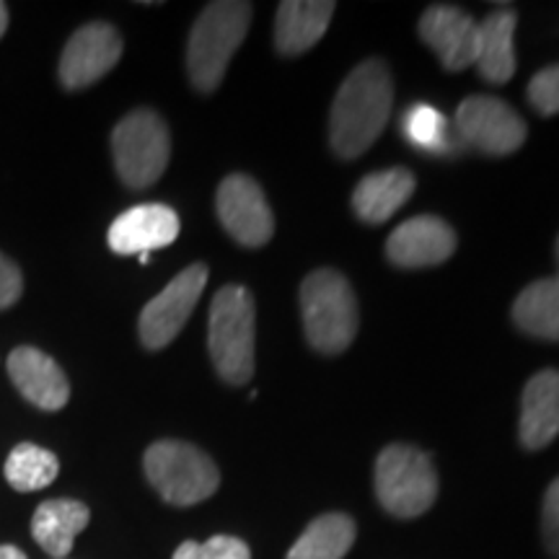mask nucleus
Listing matches in <instances>:
<instances>
[{
  "label": "nucleus",
  "instance_id": "obj_29",
  "mask_svg": "<svg viewBox=\"0 0 559 559\" xmlns=\"http://www.w3.org/2000/svg\"><path fill=\"white\" fill-rule=\"evenodd\" d=\"M0 559H26V555L16 547H11V544H3L0 547Z\"/></svg>",
  "mask_w": 559,
  "mask_h": 559
},
{
  "label": "nucleus",
  "instance_id": "obj_15",
  "mask_svg": "<svg viewBox=\"0 0 559 559\" xmlns=\"http://www.w3.org/2000/svg\"><path fill=\"white\" fill-rule=\"evenodd\" d=\"M9 376L13 386L21 391L39 409L58 412L70 400V383L62 368L50 355L41 353L39 347H16L9 355Z\"/></svg>",
  "mask_w": 559,
  "mask_h": 559
},
{
  "label": "nucleus",
  "instance_id": "obj_2",
  "mask_svg": "<svg viewBox=\"0 0 559 559\" xmlns=\"http://www.w3.org/2000/svg\"><path fill=\"white\" fill-rule=\"evenodd\" d=\"M257 306L243 285L215 293L207 321V349L218 376L230 386H243L254 376Z\"/></svg>",
  "mask_w": 559,
  "mask_h": 559
},
{
  "label": "nucleus",
  "instance_id": "obj_13",
  "mask_svg": "<svg viewBox=\"0 0 559 559\" xmlns=\"http://www.w3.org/2000/svg\"><path fill=\"white\" fill-rule=\"evenodd\" d=\"M456 251V230L436 215H419L404 221L386 241L391 264L404 270L436 267Z\"/></svg>",
  "mask_w": 559,
  "mask_h": 559
},
{
  "label": "nucleus",
  "instance_id": "obj_7",
  "mask_svg": "<svg viewBox=\"0 0 559 559\" xmlns=\"http://www.w3.org/2000/svg\"><path fill=\"white\" fill-rule=\"evenodd\" d=\"M117 174L132 190L156 185L171 156V135L153 109H135L111 132Z\"/></svg>",
  "mask_w": 559,
  "mask_h": 559
},
{
  "label": "nucleus",
  "instance_id": "obj_28",
  "mask_svg": "<svg viewBox=\"0 0 559 559\" xmlns=\"http://www.w3.org/2000/svg\"><path fill=\"white\" fill-rule=\"evenodd\" d=\"M24 293V277L9 257L0 254V309H9Z\"/></svg>",
  "mask_w": 559,
  "mask_h": 559
},
{
  "label": "nucleus",
  "instance_id": "obj_20",
  "mask_svg": "<svg viewBox=\"0 0 559 559\" xmlns=\"http://www.w3.org/2000/svg\"><path fill=\"white\" fill-rule=\"evenodd\" d=\"M515 24H519L515 11H492L479 24V55L474 66L481 79L495 86L508 83L515 73Z\"/></svg>",
  "mask_w": 559,
  "mask_h": 559
},
{
  "label": "nucleus",
  "instance_id": "obj_1",
  "mask_svg": "<svg viewBox=\"0 0 559 559\" xmlns=\"http://www.w3.org/2000/svg\"><path fill=\"white\" fill-rule=\"evenodd\" d=\"M394 107V83L386 62L370 58L353 68L334 96L330 143L342 158H358L379 140Z\"/></svg>",
  "mask_w": 559,
  "mask_h": 559
},
{
  "label": "nucleus",
  "instance_id": "obj_17",
  "mask_svg": "<svg viewBox=\"0 0 559 559\" xmlns=\"http://www.w3.org/2000/svg\"><path fill=\"white\" fill-rule=\"evenodd\" d=\"M337 5L332 0H285L277 5L275 45L283 55H304L324 37Z\"/></svg>",
  "mask_w": 559,
  "mask_h": 559
},
{
  "label": "nucleus",
  "instance_id": "obj_6",
  "mask_svg": "<svg viewBox=\"0 0 559 559\" xmlns=\"http://www.w3.org/2000/svg\"><path fill=\"white\" fill-rule=\"evenodd\" d=\"M376 495L383 510L396 519H417L428 513L438 498L432 459L415 445H386L376 459Z\"/></svg>",
  "mask_w": 559,
  "mask_h": 559
},
{
  "label": "nucleus",
  "instance_id": "obj_16",
  "mask_svg": "<svg viewBox=\"0 0 559 559\" xmlns=\"http://www.w3.org/2000/svg\"><path fill=\"white\" fill-rule=\"evenodd\" d=\"M521 443L539 451L559 436V370H539L521 396Z\"/></svg>",
  "mask_w": 559,
  "mask_h": 559
},
{
  "label": "nucleus",
  "instance_id": "obj_22",
  "mask_svg": "<svg viewBox=\"0 0 559 559\" xmlns=\"http://www.w3.org/2000/svg\"><path fill=\"white\" fill-rule=\"evenodd\" d=\"M355 521L345 513H326L309 523L293 544L288 559H342L355 544Z\"/></svg>",
  "mask_w": 559,
  "mask_h": 559
},
{
  "label": "nucleus",
  "instance_id": "obj_26",
  "mask_svg": "<svg viewBox=\"0 0 559 559\" xmlns=\"http://www.w3.org/2000/svg\"><path fill=\"white\" fill-rule=\"evenodd\" d=\"M528 102L539 115H559V62L539 70L528 83Z\"/></svg>",
  "mask_w": 559,
  "mask_h": 559
},
{
  "label": "nucleus",
  "instance_id": "obj_21",
  "mask_svg": "<svg viewBox=\"0 0 559 559\" xmlns=\"http://www.w3.org/2000/svg\"><path fill=\"white\" fill-rule=\"evenodd\" d=\"M513 321L531 337L559 342V275L542 277L523 288L513 304Z\"/></svg>",
  "mask_w": 559,
  "mask_h": 559
},
{
  "label": "nucleus",
  "instance_id": "obj_14",
  "mask_svg": "<svg viewBox=\"0 0 559 559\" xmlns=\"http://www.w3.org/2000/svg\"><path fill=\"white\" fill-rule=\"evenodd\" d=\"M179 236V218L171 207L148 202L135 205L109 226L107 241L115 254H151L153 249H164Z\"/></svg>",
  "mask_w": 559,
  "mask_h": 559
},
{
  "label": "nucleus",
  "instance_id": "obj_12",
  "mask_svg": "<svg viewBox=\"0 0 559 559\" xmlns=\"http://www.w3.org/2000/svg\"><path fill=\"white\" fill-rule=\"evenodd\" d=\"M419 37L445 70L456 73L477 62L479 55V24L459 5L436 3L419 19Z\"/></svg>",
  "mask_w": 559,
  "mask_h": 559
},
{
  "label": "nucleus",
  "instance_id": "obj_18",
  "mask_svg": "<svg viewBox=\"0 0 559 559\" xmlns=\"http://www.w3.org/2000/svg\"><path fill=\"white\" fill-rule=\"evenodd\" d=\"M88 508L79 500H47L32 519V536L47 555L66 559L75 536L88 526Z\"/></svg>",
  "mask_w": 559,
  "mask_h": 559
},
{
  "label": "nucleus",
  "instance_id": "obj_19",
  "mask_svg": "<svg viewBox=\"0 0 559 559\" xmlns=\"http://www.w3.org/2000/svg\"><path fill=\"white\" fill-rule=\"evenodd\" d=\"M415 192V177L409 169H386L368 174L355 187L353 207L366 223H386Z\"/></svg>",
  "mask_w": 559,
  "mask_h": 559
},
{
  "label": "nucleus",
  "instance_id": "obj_9",
  "mask_svg": "<svg viewBox=\"0 0 559 559\" xmlns=\"http://www.w3.org/2000/svg\"><path fill=\"white\" fill-rule=\"evenodd\" d=\"M459 138L487 156H510L526 143V122L495 96H469L456 111Z\"/></svg>",
  "mask_w": 559,
  "mask_h": 559
},
{
  "label": "nucleus",
  "instance_id": "obj_5",
  "mask_svg": "<svg viewBox=\"0 0 559 559\" xmlns=\"http://www.w3.org/2000/svg\"><path fill=\"white\" fill-rule=\"evenodd\" d=\"M145 477L169 506L187 508L213 498L221 485L215 461L198 445L158 440L143 456Z\"/></svg>",
  "mask_w": 559,
  "mask_h": 559
},
{
  "label": "nucleus",
  "instance_id": "obj_24",
  "mask_svg": "<svg viewBox=\"0 0 559 559\" xmlns=\"http://www.w3.org/2000/svg\"><path fill=\"white\" fill-rule=\"evenodd\" d=\"M402 132L415 148L428 153H449L453 148V135L443 111L430 107V104H415L404 111Z\"/></svg>",
  "mask_w": 559,
  "mask_h": 559
},
{
  "label": "nucleus",
  "instance_id": "obj_3",
  "mask_svg": "<svg viewBox=\"0 0 559 559\" xmlns=\"http://www.w3.org/2000/svg\"><path fill=\"white\" fill-rule=\"evenodd\" d=\"M251 24V5L241 0H221L205 5L190 32L187 45V73L192 86L202 94H213L226 75L228 62Z\"/></svg>",
  "mask_w": 559,
  "mask_h": 559
},
{
  "label": "nucleus",
  "instance_id": "obj_4",
  "mask_svg": "<svg viewBox=\"0 0 559 559\" xmlns=\"http://www.w3.org/2000/svg\"><path fill=\"white\" fill-rule=\"evenodd\" d=\"M306 340L324 355H337L358 334V298L340 272L317 270L300 285Z\"/></svg>",
  "mask_w": 559,
  "mask_h": 559
},
{
  "label": "nucleus",
  "instance_id": "obj_10",
  "mask_svg": "<svg viewBox=\"0 0 559 559\" xmlns=\"http://www.w3.org/2000/svg\"><path fill=\"white\" fill-rule=\"evenodd\" d=\"M215 207H218L223 228L241 247H264L275 234V218H272L267 198L262 187L247 174H230L221 181Z\"/></svg>",
  "mask_w": 559,
  "mask_h": 559
},
{
  "label": "nucleus",
  "instance_id": "obj_11",
  "mask_svg": "<svg viewBox=\"0 0 559 559\" xmlns=\"http://www.w3.org/2000/svg\"><path fill=\"white\" fill-rule=\"evenodd\" d=\"M122 58L120 32L104 21L81 26L68 39L60 58V83L70 91L86 88L102 81Z\"/></svg>",
  "mask_w": 559,
  "mask_h": 559
},
{
  "label": "nucleus",
  "instance_id": "obj_8",
  "mask_svg": "<svg viewBox=\"0 0 559 559\" xmlns=\"http://www.w3.org/2000/svg\"><path fill=\"white\" fill-rule=\"evenodd\" d=\"M207 285V267L205 264H190L181 270L177 277L145 304L140 311V342L148 349H164L177 340V334L185 330L187 319L192 317L194 306Z\"/></svg>",
  "mask_w": 559,
  "mask_h": 559
},
{
  "label": "nucleus",
  "instance_id": "obj_27",
  "mask_svg": "<svg viewBox=\"0 0 559 559\" xmlns=\"http://www.w3.org/2000/svg\"><path fill=\"white\" fill-rule=\"evenodd\" d=\"M542 531L547 549L559 559V477L551 481L542 506Z\"/></svg>",
  "mask_w": 559,
  "mask_h": 559
},
{
  "label": "nucleus",
  "instance_id": "obj_31",
  "mask_svg": "<svg viewBox=\"0 0 559 559\" xmlns=\"http://www.w3.org/2000/svg\"><path fill=\"white\" fill-rule=\"evenodd\" d=\"M557 264H559V239H557Z\"/></svg>",
  "mask_w": 559,
  "mask_h": 559
},
{
  "label": "nucleus",
  "instance_id": "obj_30",
  "mask_svg": "<svg viewBox=\"0 0 559 559\" xmlns=\"http://www.w3.org/2000/svg\"><path fill=\"white\" fill-rule=\"evenodd\" d=\"M5 29H9V5L0 3V39H3Z\"/></svg>",
  "mask_w": 559,
  "mask_h": 559
},
{
  "label": "nucleus",
  "instance_id": "obj_23",
  "mask_svg": "<svg viewBox=\"0 0 559 559\" xmlns=\"http://www.w3.org/2000/svg\"><path fill=\"white\" fill-rule=\"evenodd\" d=\"M60 472V461L52 451L34 443H21L5 459V479L16 492H37L52 485Z\"/></svg>",
  "mask_w": 559,
  "mask_h": 559
},
{
  "label": "nucleus",
  "instance_id": "obj_25",
  "mask_svg": "<svg viewBox=\"0 0 559 559\" xmlns=\"http://www.w3.org/2000/svg\"><path fill=\"white\" fill-rule=\"evenodd\" d=\"M174 559H251V551L236 536H213L205 544L185 542L174 551Z\"/></svg>",
  "mask_w": 559,
  "mask_h": 559
}]
</instances>
